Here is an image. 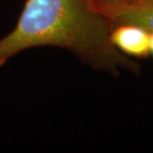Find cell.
Here are the masks:
<instances>
[{"label":"cell","instance_id":"obj_1","mask_svg":"<svg viewBox=\"0 0 153 153\" xmlns=\"http://www.w3.org/2000/svg\"><path fill=\"white\" fill-rule=\"evenodd\" d=\"M111 24L88 0H27L17 24L0 39V59L35 47H59L75 54L94 70L118 76L138 74L140 66L116 49Z\"/></svg>","mask_w":153,"mask_h":153},{"label":"cell","instance_id":"obj_2","mask_svg":"<svg viewBox=\"0 0 153 153\" xmlns=\"http://www.w3.org/2000/svg\"><path fill=\"white\" fill-rule=\"evenodd\" d=\"M111 40L114 47L130 58H145L150 55V32L134 24L111 26Z\"/></svg>","mask_w":153,"mask_h":153},{"label":"cell","instance_id":"obj_3","mask_svg":"<svg viewBox=\"0 0 153 153\" xmlns=\"http://www.w3.org/2000/svg\"><path fill=\"white\" fill-rule=\"evenodd\" d=\"M97 13L102 15L111 26L123 23L134 24L153 32V2L111 6Z\"/></svg>","mask_w":153,"mask_h":153},{"label":"cell","instance_id":"obj_4","mask_svg":"<svg viewBox=\"0 0 153 153\" xmlns=\"http://www.w3.org/2000/svg\"><path fill=\"white\" fill-rule=\"evenodd\" d=\"M153 0H88L91 8L97 12L111 6L124 5V4H139V3H149Z\"/></svg>","mask_w":153,"mask_h":153},{"label":"cell","instance_id":"obj_5","mask_svg":"<svg viewBox=\"0 0 153 153\" xmlns=\"http://www.w3.org/2000/svg\"><path fill=\"white\" fill-rule=\"evenodd\" d=\"M150 55L153 56V32H150Z\"/></svg>","mask_w":153,"mask_h":153},{"label":"cell","instance_id":"obj_6","mask_svg":"<svg viewBox=\"0 0 153 153\" xmlns=\"http://www.w3.org/2000/svg\"><path fill=\"white\" fill-rule=\"evenodd\" d=\"M5 63H6V62H5L4 60H1V59H0V67H1L2 65H4Z\"/></svg>","mask_w":153,"mask_h":153}]
</instances>
